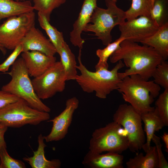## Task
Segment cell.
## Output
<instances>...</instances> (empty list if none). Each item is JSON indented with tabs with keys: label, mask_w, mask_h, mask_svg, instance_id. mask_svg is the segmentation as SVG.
Segmentation results:
<instances>
[{
	"label": "cell",
	"mask_w": 168,
	"mask_h": 168,
	"mask_svg": "<svg viewBox=\"0 0 168 168\" xmlns=\"http://www.w3.org/2000/svg\"><path fill=\"white\" fill-rule=\"evenodd\" d=\"M110 59L112 63L123 60L124 65L128 68L124 72H119L121 79L137 74L146 80L152 77L156 67L164 60L153 48L126 40L121 43Z\"/></svg>",
	"instance_id": "1"
},
{
	"label": "cell",
	"mask_w": 168,
	"mask_h": 168,
	"mask_svg": "<svg viewBox=\"0 0 168 168\" xmlns=\"http://www.w3.org/2000/svg\"><path fill=\"white\" fill-rule=\"evenodd\" d=\"M81 49H79L77 69L80 72L75 80L85 92H95L96 96L101 99H105L111 92L117 90L118 84L122 80L119 76V70L125 66L121 60H119L111 70L102 68L95 72L88 70L82 63Z\"/></svg>",
	"instance_id": "2"
},
{
	"label": "cell",
	"mask_w": 168,
	"mask_h": 168,
	"mask_svg": "<svg viewBox=\"0 0 168 168\" xmlns=\"http://www.w3.org/2000/svg\"><path fill=\"white\" fill-rule=\"evenodd\" d=\"M117 90L124 100L141 114L154 109L151 105L159 95L161 87L153 81L146 80L134 74L122 78Z\"/></svg>",
	"instance_id": "3"
},
{
	"label": "cell",
	"mask_w": 168,
	"mask_h": 168,
	"mask_svg": "<svg viewBox=\"0 0 168 168\" xmlns=\"http://www.w3.org/2000/svg\"><path fill=\"white\" fill-rule=\"evenodd\" d=\"M8 74L11 79L2 87V90L25 100L35 109L48 113L51 111L50 109L42 101L36 94L21 57L16 59Z\"/></svg>",
	"instance_id": "4"
},
{
	"label": "cell",
	"mask_w": 168,
	"mask_h": 168,
	"mask_svg": "<svg viewBox=\"0 0 168 168\" xmlns=\"http://www.w3.org/2000/svg\"><path fill=\"white\" fill-rule=\"evenodd\" d=\"M105 1L107 8L97 6L83 31L94 33V35L106 46L112 41L111 34L112 30L125 21L126 15L125 11L118 7L116 2L111 0Z\"/></svg>",
	"instance_id": "5"
},
{
	"label": "cell",
	"mask_w": 168,
	"mask_h": 168,
	"mask_svg": "<svg viewBox=\"0 0 168 168\" xmlns=\"http://www.w3.org/2000/svg\"><path fill=\"white\" fill-rule=\"evenodd\" d=\"M128 149L126 133L121 126L113 121L95 129L89 143V151L101 153L103 152L121 154Z\"/></svg>",
	"instance_id": "6"
},
{
	"label": "cell",
	"mask_w": 168,
	"mask_h": 168,
	"mask_svg": "<svg viewBox=\"0 0 168 168\" xmlns=\"http://www.w3.org/2000/svg\"><path fill=\"white\" fill-rule=\"evenodd\" d=\"M50 118L49 113L33 108L21 98L0 109V123L8 127L19 128L28 124L36 125Z\"/></svg>",
	"instance_id": "7"
},
{
	"label": "cell",
	"mask_w": 168,
	"mask_h": 168,
	"mask_svg": "<svg viewBox=\"0 0 168 168\" xmlns=\"http://www.w3.org/2000/svg\"><path fill=\"white\" fill-rule=\"evenodd\" d=\"M113 121L123 127L128 142V149L136 154L146 142L141 114L130 105H120L114 114Z\"/></svg>",
	"instance_id": "8"
},
{
	"label": "cell",
	"mask_w": 168,
	"mask_h": 168,
	"mask_svg": "<svg viewBox=\"0 0 168 168\" xmlns=\"http://www.w3.org/2000/svg\"><path fill=\"white\" fill-rule=\"evenodd\" d=\"M35 20L34 11L7 18L0 25V44L6 49L13 50L35 26Z\"/></svg>",
	"instance_id": "9"
},
{
	"label": "cell",
	"mask_w": 168,
	"mask_h": 168,
	"mask_svg": "<svg viewBox=\"0 0 168 168\" xmlns=\"http://www.w3.org/2000/svg\"><path fill=\"white\" fill-rule=\"evenodd\" d=\"M32 82L34 91L42 100L52 97L65 89L67 81L60 61H56L42 74L34 77Z\"/></svg>",
	"instance_id": "10"
},
{
	"label": "cell",
	"mask_w": 168,
	"mask_h": 168,
	"mask_svg": "<svg viewBox=\"0 0 168 168\" xmlns=\"http://www.w3.org/2000/svg\"><path fill=\"white\" fill-rule=\"evenodd\" d=\"M120 37L141 43L154 34L159 27L151 16H141L125 21L119 25Z\"/></svg>",
	"instance_id": "11"
},
{
	"label": "cell",
	"mask_w": 168,
	"mask_h": 168,
	"mask_svg": "<svg viewBox=\"0 0 168 168\" xmlns=\"http://www.w3.org/2000/svg\"><path fill=\"white\" fill-rule=\"evenodd\" d=\"M79 103L76 97L68 99L66 101L64 110L53 119L47 120L48 122L53 123V126L49 134L44 136L46 142L58 141L65 138L72 123L73 114L78 108Z\"/></svg>",
	"instance_id": "12"
},
{
	"label": "cell",
	"mask_w": 168,
	"mask_h": 168,
	"mask_svg": "<svg viewBox=\"0 0 168 168\" xmlns=\"http://www.w3.org/2000/svg\"><path fill=\"white\" fill-rule=\"evenodd\" d=\"M21 44L22 46V52L36 51L50 56H54L57 53L49 39H47L35 26L30 29Z\"/></svg>",
	"instance_id": "13"
},
{
	"label": "cell",
	"mask_w": 168,
	"mask_h": 168,
	"mask_svg": "<svg viewBox=\"0 0 168 168\" xmlns=\"http://www.w3.org/2000/svg\"><path fill=\"white\" fill-rule=\"evenodd\" d=\"M97 0H84L77 19L73 25L70 32V41L72 44L82 49L85 42L81 34L90 19L95 8L97 7Z\"/></svg>",
	"instance_id": "14"
},
{
	"label": "cell",
	"mask_w": 168,
	"mask_h": 168,
	"mask_svg": "<svg viewBox=\"0 0 168 168\" xmlns=\"http://www.w3.org/2000/svg\"><path fill=\"white\" fill-rule=\"evenodd\" d=\"M21 55L29 75L34 77L42 74L56 61L54 56L36 51L23 52Z\"/></svg>",
	"instance_id": "15"
},
{
	"label": "cell",
	"mask_w": 168,
	"mask_h": 168,
	"mask_svg": "<svg viewBox=\"0 0 168 168\" xmlns=\"http://www.w3.org/2000/svg\"><path fill=\"white\" fill-rule=\"evenodd\" d=\"M124 156L121 154L107 152L101 154L89 151L82 163L91 168H123Z\"/></svg>",
	"instance_id": "16"
},
{
	"label": "cell",
	"mask_w": 168,
	"mask_h": 168,
	"mask_svg": "<svg viewBox=\"0 0 168 168\" xmlns=\"http://www.w3.org/2000/svg\"><path fill=\"white\" fill-rule=\"evenodd\" d=\"M44 137L40 134L38 137V146L37 150L33 152L31 157H25L23 159L32 168H59L61 163L58 159L51 160L47 159L45 156L44 148L47 146L44 142Z\"/></svg>",
	"instance_id": "17"
},
{
	"label": "cell",
	"mask_w": 168,
	"mask_h": 168,
	"mask_svg": "<svg viewBox=\"0 0 168 168\" xmlns=\"http://www.w3.org/2000/svg\"><path fill=\"white\" fill-rule=\"evenodd\" d=\"M141 43L154 48L166 60L168 58V22L159 27L154 34Z\"/></svg>",
	"instance_id": "18"
},
{
	"label": "cell",
	"mask_w": 168,
	"mask_h": 168,
	"mask_svg": "<svg viewBox=\"0 0 168 168\" xmlns=\"http://www.w3.org/2000/svg\"><path fill=\"white\" fill-rule=\"evenodd\" d=\"M141 118L144 124L143 130L146 136V141L142 149L146 152L151 146V142L155 132H158L164 126V124L154 109L141 114Z\"/></svg>",
	"instance_id": "19"
},
{
	"label": "cell",
	"mask_w": 168,
	"mask_h": 168,
	"mask_svg": "<svg viewBox=\"0 0 168 168\" xmlns=\"http://www.w3.org/2000/svg\"><path fill=\"white\" fill-rule=\"evenodd\" d=\"M30 1L0 0V22L2 19L34 11Z\"/></svg>",
	"instance_id": "20"
},
{
	"label": "cell",
	"mask_w": 168,
	"mask_h": 168,
	"mask_svg": "<svg viewBox=\"0 0 168 168\" xmlns=\"http://www.w3.org/2000/svg\"><path fill=\"white\" fill-rule=\"evenodd\" d=\"M145 156L141 152L126 162L128 168H159L158 159L155 146H150Z\"/></svg>",
	"instance_id": "21"
},
{
	"label": "cell",
	"mask_w": 168,
	"mask_h": 168,
	"mask_svg": "<svg viewBox=\"0 0 168 168\" xmlns=\"http://www.w3.org/2000/svg\"><path fill=\"white\" fill-rule=\"evenodd\" d=\"M58 54L60 56V61L64 70L67 81L75 80L78 74L75 57L65 42Z\"/></svg>",
	"instance_id": "22"
},
{
	"label": "cell",
	"mask_w": 168,
	"mask_h": 168,
	"mask_svg": "<svg viewBox=\"0 0 168 168\" xmlns=\"http://www.w3.org/2000/svg\"><path fill=\"white\" fill-rule=\"evenodd\" d=\"M38 19L40 26L45 31L58 54L65 42L63 33L51 25L46 17L39 12H38Z\"/></svg>",
	"instance_id": "23"
},
{
	"label": "cell",
	"mask_w": 168,
	"mask_h": 168,
	"mask_svg": "<svg viewBox=\"0 0 168 168\" xmlns=\"http://www.w3.org/2000/svg\"><path fill=\"white\" fill-rule=\"evenodd\" d=\"M153 6L151 0H132L130 8L125 11L126 20L141 16H149Z\"/></svg>",
	"instance_id": "24"
},
{
	"label": "cell",
	"mask_w": 168,
	"mask_h": 168,
	"mask_svg": "<svg viewBox=\"0 0 168 168\" xmlns=\"http://www.w3.org/2000/svg\"><path fill=\"white\" fill-rule=\"evenodd\" d=\"M124 40L119 37L113 42L111 43L103 49H99L96 51V55L99 61L95 66L96 70L102 68L108 69V60L111 55L119 47L121 43Z\"/></svg>",
	"instance_id": "25"
},
{
	"label": "cell",
	"mask_w": 168,
	"mask_h": 168,
	"mask_svg": "<svg viewBox=\"0 0 168 168\" xmlns=\"http://www.w3.org/2000/svg\"><path fill=\"white\" fill-rule=\"evenodd\" d=\"M150 16L159 27L168 23V0H155Z\"/></svg>",
	"instance_id": "26"
},
{
	"label": "cell",
	"mask_w": 168,
	"mask_h": 168,
	"mask_svg": "<svg viewBox=\"0 0 168 168\" xmlns=\"http://www.w3.org/2000/svg\"><path fill=\"white\" fill-rule=\"evenodd\" d=\"M34 10L44 14L50 21L53 11L64 4L66 0H33Z\"/></svg>",
	"instance_id": "27"
},
{
	"label": "cell",
	"mask_w": 168,
	"mask_h": 168,
	"mask_svg": "<svg viewBox=\"0 0 168 168\" xmlns=\"http://www.w3.org/2000/svg\"><path fill=\"white\" fill-rule=\"evenodd\" d=\"M155 102L154 109L163 123L165 126H168V89H165L158 96Z\"/></svg>",
	"instance_id": "28"
},
{
	"label": "cell",
	"mask_w": 168,
	"mask_h": 168,
	"mask_svg": "<svg viewBox=\"0 0 168 168\" xmlns=\"http://www.w3.org/2000/svg\"><path fill=\"white\" fill-rule=\"evenodd\" d=\"M152 77L154 82L163 88L168 89V63L163 60L157 65L154 70Z\"/></svg>",
	"instance_id": "29"
},
{
	"label": "cell",
	"mask_w": 168,
	"mask_h": 168,
	"mask_svg": "<svg viewBox=\"0 0 168 168\" xmlns=\"http://www.w3.org/2000/svg\"><path fill=\"white\" fill-rule=\"evenodd\" d=\"M0 165L2 168H26L23 161L10 156L7 150V146H2L0 148Z\"/></svg>",
	"instance_id": "30"
},
{
	"label": "cell",
	"mask_w": 168,
	"mask_h": 168,
	"mask_svg": "<svg viewBox=\"0 0 168 168\" xmlns=\"http://www.w3.org/2000/svg\"><path fill=\"white\" fill-rule=\"evenodd\" d=\"M22 45L20 44L13 49V51L6 59L0 64V72H5L7 71L10 67L16 60L18 56L22 52Z\"/></svg>",
	"instance_id": "31"
},
{
	"label": "cell",
	"mask_w": 168,
	"mask_h": 168,
	"mask_svg": "<svg viewBox=\"0 0 168 168\" xmlns=\"http://www.w3.org/2000/svg\"><path fill=\"white\" fill-rule=\"evenodd\" d=\"M152 141L155 144L158 159L159 168H168V163L162 151L160 138L154 134Z\"/></svg>",
	"instance_id": "32"
},
{
	"label": "cell",
	"mask_w": 168,
	"mask_h": 168,
	"mask_svg": "<svg viewBox=\"0 0 168 168\" xmlns=\"http://www.w3.org/2000/svg\"><path fill=\"white\" fill-rule=\"evenodd\" d=\"M20 98L2 90L0 91V109L17 101Z\"/></svg>",
	"instance_id": "33"
},
{
	"label": "cell",
	"mask_w": 168,
	"mask_h": 168,
	"mask_svg": "<svg viewBox=\"0 0 168 168\" xmlns=\"http://www.w3.org/2000/svg\"><path fill=\"white\" fill-rule=\"evenodd\" d=\"M8 128L7 126L0 123V148L2 146H7L4 136Z\"/></svg>",
	"instance_id": "34"
},
{
	"label": "cell",
	"mask_w": 168,
	"mask_h": 168,
	"mask_svg": "<svg viewBox=\"0 0 168 168\" xmlns=\"http://www.w3.org/2000/svg\"><path fill=\"white\" fill-rule=\"evenodd\" d=\"M161 139L165 144L166 150L167 152H168V133L166 132L164 133L161 137Z\"/></svg>",
	"instance_id": "35"
},
{
	"label": "cell",
	"mask_w": 168,
	"mask_h": 168,
	"mask_svg": "<svg viewBox=\"0 0 168 168\" xmlns=\"http://www.w3.org/2000/svg\"><path fill=\"white\" fill-rule=\"evenodd\" d=\"M0 50L2 53L4 54L5 55L6 53V49L4 48L0 44Z\"/></svg>",
	"instance_id": "36"
},
{
	"label": "cell",
	"mask_w": 168,
	"mask_h": 168,
	"mask_svg": "<svg viewBox=\"0 0 168 168\" xmlns=\"http://www.w3.org/2000/svg\"><path fill=\"white\" fill-rule=\"evenodd\" d=\"M155 0H151L152 3V5L153 6V4H154V2H155Z\"/></svg>",
	"instance_id": "37"
},
{
	"label": "cell",
	"mask_w": 168,
	"mask_h": 168,
	"mask_svg": "<svg viewBox=\"0 0 168 168\" xmlns=\"http://www.w3.org/2000/svg\"><path fill=\"white\" fill-rule=\"evenodd\" d=\"M16 0L17 1H26V0L30 1L31 0Z\"/></svg>",
	"instance_id": "38"
},
{
	"label": "cell",
	"mask_w": 168,
	"mask_h": 168,
	"mask_svg": "<svg viewBox=\"0 0 168 168\" xmlns=\"http://www.w3.org/2000/svg\"><path fill=\"white\" fill-rule=\"evenodd\" d=\"M111 0L113 2H116L117 1V0Z\"/></svg>",
	"instance_id": "39"
},
{
	"label": "cell",
	"mask_w": 168,
	"mask_h": 168,
	"mask_svg": "<svg viewBox=\"0 0 168 168\" xmlns=\"http://www.w3.org/2000/svg\"><path fill=\"white\" fill-rule=\"evenodd\" d=\"M0 168H2L1 166H0Z\"/></svg>",
	"instance_id": "40"
}]
</instances>
